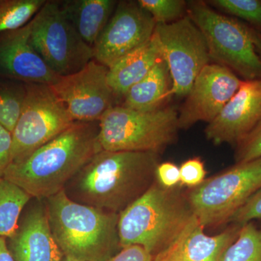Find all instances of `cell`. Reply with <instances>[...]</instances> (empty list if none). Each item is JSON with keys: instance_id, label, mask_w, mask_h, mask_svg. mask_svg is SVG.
Masks as SVG:
<instances>
[{"instance_id": "cell-1", "label": "cell", "mask_w": 261, "mask_h": 261, "mask_svg": "<svg viewBox=\"0 0 261 261\" xmlns=\"http://www.w3.org/2000/svg\"><path fill=\"white\" fill-rule=\"evenodd\" d=\"M159 154L102 150L94 154L67 185L72 200L120 214L156 181Z\"/></svg>"}, {"instance_id": "cell-2", "label": "cell", "mask_w": 261, "mask_h": 261, "mask_svg": "<svg viewBox=\"0 0 261 261\" xmlns=\"http://www.w3.org/2000/svg\"><path fill=\"white\" fill-rule=\"evenodd\" d=\"M99 121L75 122L21 162L12 163L3 177L21 187L32 198L45 200L67 184L102 149Z\"/></svg>"}, {"instance_id": "cell-3", "label": "cell", "mask_w": 261, "mask_h": 261, "mask_svg": "<svg viewBox=\"0 0 261 261\" xmlns=\"http://www.w3.org/2000/svg\"><path fill=\"white\" fill-rule=\"evenodd\" d=\"M45 205L51 232L64 256L106 261L121 251L119 214L75 202L64 190Z\"/></svg>"}, {"instance_id": "cell-4", "label": "cell", "mask_w": 261, "mask_h": 261, "mask_svg": "<svg viewBox=\"0 0 261 261\" xmlns=\"http://www.w3.org/2000/svg\"><path fill=\"white\" fill-rule=\"evenodd\" d=\"M195 218L186 192L178 186L166 188L156 180L119 214L121 246L139 245L154 257L173 243Z\"/></svg>"}, {"instance_id": "cell-5", "label": "cell", "mask_w": 261, "mask_h": 261, "mask_svg": "<svg viewBox=\"0 0 261 261\" xmlns=\"http://www.w3.org/2000/svg\"><path fill=\"white\" fill-rule=\"evenodd\" d=\"M178 116L172 106L142 112L113 106L99 119L98 140L102 150L159 154L177 138Z\"/></svg>"}, {"instance_id": "cell-6", "label": "cell", "mask_w": 261, "mask_h": 261, "mask_svg": "<svg viewBox=\"0 0 261 261\" xmlns=\"http://www.w3.org/2000/svg\"><path fill=\"white\" fill-rule=\"evenodd\" d=\"M187 14L205 38L211 61L243 80H261V58L251 27L221 14L205 1L187 2Z\"/></svg>"}, {"instance_id": "cell-7", "label": "cell", "mask_w": 261, "mask_h": 261, "mask_svg": "<svg viewBox=\"0 0 261 261\" xmlns=\"http://www.w3.org/2000/svg\"><path fill=\"white\" fill-rule=\"evenodd\" d=\"M260 189L261 157L236 163L224 172L205 178L186 194L196 219L205 228L228 223Z\"/></svg>"}, {"instance_id": "cell-8", "label": "cell", "mask_w": 261, "mask_h": 261, "mask_svg": "<svg viewBox=\"0 0 261 261\" xmlns=\"http://www.w3.org/2000/svg\"><path fill=\"white\" fill-rule=\"evenodd\" d=\"M31 25V44L59 76L76 73L94 60L93 47L70 23L61 1H46Z\"/></svg>"}, {"instance_id": "cell-9", "label": "cell", "mask_w": 261, "mask_h": 261, "mask_svg": "<svg viewBox=\"0 0 261 261\" xmlns=\"http://www.w3.org/2000/svg\"><path fill=\"white\" fill-rule=\"evenodd\" d=\"M25 85L27 94L23 110L12 133L10 164L27 159L75 123L49 86Z\"/></svg>"}, {"instance_id": "cell-10", "label": "cell", "mask_w": 261, "mask_h": 261, "mask_svg": "<svg viewBox=\"0 0 261 261\" xmlns=\"http://www.w3.org/2000/svg\"><path fill=\"white\" fill-rule=\"evenodd\" d=\"M154 32L171 75V95L186 97L201 70L210 63L205 38L187 15L173 23L156 24Z\"/></svg>"}, {"instance_id": "cell-11", "label": "cell", "mask_w": 261, "mask_h": 261, "mask_svg": "<svg viewBox=\"0 0 261 261\" xmlns=\"http://www.w3.org/2000/svg\"><path fill=\"white\" fill-rule=\"evenodd\" d=\"M108 73L107 67L92 60L80 71L60 77L49 87L73 121H99L116 99Z\"/></svg>"}, {"instance_id": "cell-12", "label": "cell", "mask_w": 261, "mask_h": 261, "mask_svg": "<svg viewBox=\"0 0 261 261\" xmlns=\"http://www.w3.org/2000/svg\"><path fill=\"white\" fill-rule=\"evenodd\" d=\"M156 23L138 1H121L93 47L94 60L109 68L148 42Z\"/></svg>"}, {"instance_id": "cell-13", "label": "cell", "mask_w": 261, "mask_h": 261, "mask_svg": "<svg viewBox=\"0 0 261 261\" xmlns=\"http://www.w3.org/2000/svg\"><path fill=\"white\" fill-rule=\"evenodd\" d=\"M243 81L223 65L211 63L205 65L178 111L179 129H188L198 122L214 121Z\"/></svg>"}, {"instance_id": "cell-14", "label": "cell", "mask_w": 261, "mask_h": 261, "mask_svg": "<svg viewBox=\"0 0 261 261\" xmlns=\"http://www.w3.org/2000/svg\"><path fill=\"white\" fill-rule=\"evenodd\" d=\"M261 121V80H243L238 92L205 129L214 145L236 147Z\"/></svg>"}, {"instance_id": "cell-15", "label": "cell", "mask_w": 261, "mask_h": 261, "mask_svg": "<svg viewBox=\"0 0 261 261\" xmlns=\"http://www.w3.org/2000/svg\"><path fill=\"white\" fill-rule=\"evenodd\" d=\"M31 28L30 21L17 30L0 34V75L25 84L53 85L61 76L33 47Z\"/></svg>"}, {"instance_id": "cell-16", "label": "cell", "mask_w": 261, "mask_h": 261, "mask_svg": "<svg viewBox=\"0 0 261 261\" xmlns=\"http://www.w3.org/2000/svg\"><path fill=\"white\" fill-rule=\"evenodd\" d=\"M42 201L38 200L29 208L14 234L6 239L14 261H62L64 257L51 232Z\"/></svg>"}, {"instance_id": "cell-17", "label": "cell", "mask_w": 261, "mask_h": 261, "mask_svg": "<svg viewBox=\"0 0 261 261\" xmlns=\"http://www.w3.org/2000/svg\"><path fill=\"white\" fill-rule=\"evenodd\" d=\"M241 226L231 227L219 233L207 234L205 228L195 218L183 233L152 261H212L222 256L226 249L238 238Z\"/></svg>"}, {"instance_id": "cell-18", "label": "cell", "mask_w": 261, "mask_h": 261, "mask_svg": "<svg viewBox=\"0 0 261 261\" xmlns=\"http://www.w3.org/2000/svg\"><path fill=\"white\" fill-rule=\"evenodd\" d=\"M161 58V44L154 32L148 42L108 68V82L115 98L124 97L134 85L148 74Z\"/></svg>"}, {"instance_id": "cell-19", "label": "cell", "mask_w": 261, "mask_h": 261, "mask_svg": "<svg viewBox=\"0 0 261 261\" xmlns=\"http://www.w3.org/2000/svg\"><path fill=\"white\" fill-rule=\"evenodd\" d=\"M67 18L84 42L93 47L116 9L114 0H67L61 2Z\"/></svg>"}, {"instance_id": "cell-20", "label": "cell", "mask_w": 261, "mask_h": 261, "mask_svg": "<svg viewBox=\"0 0 261 261\" xmlns=\"http://www.w3.org/2000/svg\"><path fill=\"white\" fill-rule=\"evenodd\" d=\"M171 86L167 63L161 58L148 74L127 92L121 106L142 112L155 111L171 97Z\"/></svg>"}, {"instance_id": "cell-21", "label": "cell", "mask_w": 261, "mask_h": 261, "mask_svg": "<svg viewBox=\"0 0 261 261\" xmlns=\"http://www.w3.org/2000/svg\"><path fill=\"white\" fill-rule=\"evenodd\" d=\"M21 187L3 177L0 178V237L8 239L18 227L20 214L32 200Z\"/></svg>"}, {"instance_id": "cell-22", "label": "cell", "mask_w": 261, "mask_h": 261, "mask_svg": "<svg viewBox=\"0 0 261 261\" xmlns=\"http://www.w3.org/2000/svg\"><path fill=\"white\" fill-rule=\"evenodd\" d=\"M221 261H261V229L253 222L241 226L238 238L226 249Z\"/></svg>"}, {"instance_id": "cell-23", "label": "cell", "mask_w": 261, "mask_h": 261, "mask_svg": "<svg viewBox=\"0 0 261 261\" xmlns=\"http://www.w3.org/2000/svg\"><path fill=\"white\" fill-rule=\"evenodd\" d=\"M47 0H0V34L29 23Z\"/></svg>"}, {"instance_id": "cell-24", "label": "cell", "mask_w": 261, "mask_h": 261, "mask_svg": "<svg viewBox=\"0 0 261 261\" xmlns=\"http://www.w3.org/2000/svg\"><path fill=\"white\" fill-rule=\"evenodd\" d=\"M25 84L0 85V125L13 133L23 110Z\"/></svg>"}, {"instance_id": "cell-25", "label": "cell", "mask_w": 261, "mask_h": 261, "mask_svg": "<svg viewBox=\"0 0 261 261\" xmlns=\"http://www.w3.org/2000/svg\"><path fill=\"white\" fill-rule=\"evenodd\" d=\"M206 3L214 9L245 20L261 32V0H210Z\"/></svg>"}, {"instance_id": "cell-26", "label": "cell", "mask_w": 261, "mask_h": 261, "mask_svg": "<svg viewBox=\"0 0 261 261\" xmlns=\"http://www.w3.org/2000/svg\"><path fill=\"white\" fill-rule=\"evenodd\" d=\"M138 3L156 24L173 23L187 15V2L184 0H138Z\"/></svg>"}, {"instance_id": "cell-27", "label": "cell", "mask_w": 261, "mask_h": 261, "mask_svg": "<svg viewBox=\"0 0 261 261\" xmlns=\"http://www.w3.org/2000/svg\"><path fill=\"white\" fill-rule=\"evenodd\" d=\"M261 157V121L236 146V163L247 162Z\"/></svg>"}, {"instance_id": "cell-28", "label": "cell", "mask_w": 261, "mask_h": 261, "mask_svg": "<svg viewBox=\"0 0 261 261\" xmlns=\"http://www.w3.org/2000/svg\"><path fill=\"white\" fill-rule=\"evenodd\" d=\"M181 185L193 188L205 179L206 171L203 161L199 158L187 160L179 168Z\"/></svg>"}, {"instance_id": "cell-29", "label": "cell", "mask_w": 261, "mask_h": 261, "mask_svg": "<svg viewBox=\"0 0 261 261\" xmlns=\"http://www.w3.org/2000/svg\"><path fill=\"white\" fill-rule=\"evenodd\" d=\"M261 219V189L252 196L246 203L230 219L228 223L243 226L247 223L252 222L254 220Z\"/></svg>"}, {"instance_id": "cell-30", "label": "cell", "mask_w": 261, "mask_h": 261, "mask_svg": "<svg viewBox=\"0 0 261 261\" xmlns=\"http://www.w3.org/2000/svg\"><path fill=\"white\" fill-rule=\"evenodd\" d=\"M156 180L166 188H173L181 185L179 168L174 163H159L156 169Z\"/></svg>"}, {"instance_id": "cell-31", "label": "cell", "mask_w": 261, "mask_h": 261, "mask_svg": "<svg viewBox=\"0 0 261 261\" xmlns=\"http://www.w3.org/2000/svg\"><path fill=\"white\" fill-rule=\"evenodd\" d=\"M12 133L0 125V178L4 176L7 168L11 163Z\"/></svg>"}, {"instance_id": "cell-32", "label": "cell", "mask_w": 261, "mask_h": 261, "mask_svg": "<svg viewBox=\"0 0 261 261\" xmlns=\"http://www.w3.org/2000/svg\"><path fill=\"white\" fill-rule=\"evenodd\" d=\"M153 256L144 247L139 245L122 248L114 256L106 261H152Z\"/></svg>"}, {"instance_id": "cell-33", "label": "cell", "mask_w": 261, "mask_h": 261, "mask_svg": "<svg viewBox=\"0 0 261 261\" xmlns=\"http://www.w3.org/2000/svg\"><path fill=\"white\" fill-rule=\"evenodd\" d=\"M0 261H14L8 250L6 239L0 237Z\"/></svg>"}, {"instance_id": "cell-34", "label": "cell", "mask_w": 261, "mask_h": 261, "mask_svg": "<svg viewBox=\"0 0 261 261\" xmlns=\"http://www.w3.org/2000/svg\"><path fill=\"white\" fill-rule=\"evenodd\" d=\"M252 37L256 50L261 58V32L252 28Z\"/></svg>"}, {"instance_id": "cell-35", "label": "cell", "mask_w": 261, "mask_h": 261, "mask_svg": "<svg viewBox=\"0 0 261 261\" xmlns=\"http://www.w3.org/2000/svg\"><path fill=\"white\" fill-rule=\"evenodd\" d=\"M62 261H80L76 260V259L73 258V257H70L68 256H64L63 257V260Z\"/></svg>"}, {"instance_id": "cell-36", "label": "cell", "mask_w": 261, "mask_h": 261, "mask_svg": "<svg viewBox=\"0 0 261 261\" xmlns=\"http://www.w3.org/2000/svg\"><path fill=\"white\" fill-rule=\"evenodd\" d=\"M221 257H222V256H221L220 257H218V258L215 259V260H212V261H221Z\"/></svg>"}]
</instances>
